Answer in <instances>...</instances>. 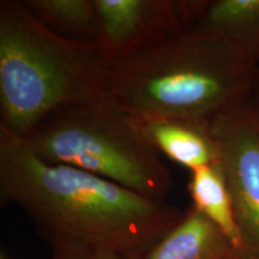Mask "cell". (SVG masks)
Listing matches in <instances>:
<instances>
[{"mask_svg":"<svg viewBox=\"0 0 259 259\" xmlns=\"http://www.w3.org/2000/svg\"><path fill=\"white\" fill-rule=\"evenodd\" d=\"M236 253L218 227L192 205L156 242L128 259H233Z\"/></svg>","mask_w":259,"mask_h":259,"instance_id":"cell-7","label":"cell"},{"mask_svg":"<svg viewBox=\"0 0 259 259\" xmlns=\"http://www.w3.org/2000/svg\"><path fill=\"white\" fill-rule=\"evenodd\" d=\"M0 196L23 209L53 246H95L127 257L156 242L184 215L166 200L78 168L47 163L3 127Z\"/></svg>","mask_w":259,"mask_h":259,"instance_id":"cell-1","label":"cell"},{"mask_svg":"<svg viewBox=\"0 0 259 259\" xmlns=\"http://www.w3.org/2000/svg\"><path fill=\"white\" fill-rule=\"evenodd\" d=\"M112 63L95 42L56 34L23 2L0 3V127L25 138L52 113L109 97Z\"/></svg>","mask_w":259,"mask_h":259,"instance_id":"cell-3","label":"cell"},{"mask_svg":"<svg viewBox=\"0 0 259 259\" xmlns=\"http://www.w3.org/2000/svg\"><path fill=\"white\" fill-rule=\"evenodd\" d=\"M246 253L259 255V114L240 105L208 121Z\"/></svg>","mask_w":259,"mask_h":259,"instance_id":"cell-5","label":"cell"},{"mask_svg":"<svg viewBox=\"0 0 259 259\" xmlns=\"http://www.w3.org/2000/svg\"><path fill=\"white\" fill-rule=\"evenodd\" d=\"M0 259H6V258L4 257V254H3V255H2V257H0Z\"/></svg>","mask_w":259,"mask_h":259,"instance_id":"cell-13","label":"cell"},{"mask_svg":"<svg viewBox=\"0 0 259 259\" xmlns=\"http://www.w3.org/2000/svg\"><path fill=\"white\" fill-rule=\"evenodd\" d=\"M234 259H259V255H253L250 253H246V252H242V253H236Z\"/></svg>","mask_w":259,"mask_h":259,"instance_id":"cell-12","label":"cell"},{"mask_svg":"<svg viewBox=\"0 0 259 259\" xmlns=\"http://www.w3.org/2000/svg\"><path fill=\"white\" fill-rule=\"evenodd\" d=\"M235 255H236V254H235ZM233 259H234V258H233Z\"/></svg>","mask_w":259,"mask_h":259,"instance_id":"cell-14","label":"cell"},{"mask_svg":"<svg viewBox=\"0 0 259 259\" xmlns=\"http://www.w3.org/2000/svg\"><path fill=\"white\" fill-rule=\"evenodd\" d=\"M253 66L229 38L189 29L112 63L109 97L136 121H209L242 105Z\"/></svg>","mask_w":259,"mask_h":259,"instance_id":"cell-2","label":"cell"},{"mask_svg":"<svg viewBox=\"0 0 259 259\" xmlns=\"http://www.w3.org/2000/svg\"><path fill=\"white\" fill-rule=\"evenodd\" d=\"M137 124L157 153L190 170L215 164L218 161L208 121L149 120L137 121Z\"/></svg>","mask_w":259,"mask_h":259,"instance_id":"cell-8","label":"cell"},{"mask_svg":"<svg viewBox=\"0 0 259 259\" xmlns=\"http://www.w3.org/2000/svg\"><path fill=\"white\" fill-rule=\"evenodd\" d=\"M189 192L193 206L221 231L236 252L245 251L240 229L235 220L228 186L218 164L190 170Z\"/></svg>","mask_w":259,"mask_h":259,"instance_id":"cell-9","label":"cell"},{"mask_svg":"<svg viewBox=\"0 0 259 259\" xmlns=\"http://www.w3.org/2000/svg\"><path fill=\"white\" fill-rule=\"evenodd\" d=\"M204 2L94 0L96 45L111 63L192 29Z\"/></svg>","mask_w":259,"mask_h":259,"instance_id":"cell-6","label":"cell"},{"mask_svg":"<svg viewBox=\"0 0 259 259\" xmlns=\"http://www.w3.org/2000/svg\"><path fill=\"white\" fill-rule=\"evenodd\" d=\"M23 4L37 21L56 34L96 44L97 17L94 0H24Z\"/></svg>","mask_w":259,"mask_h":259,"instance_id":"cell-10","label":"cell"},{"mask_svg":"<svg viewBox=\"0 0 259 259\" xmlns=\"http://www.w3.org/2000/svg\"><path fill=\"white\" fill-rule=\"evenodd\" d=\"M53 248L52 259H128L120 252L95 246L57 245Z\"/></svg>","mask_w":259,"mask_h":259,"instance_id":"cell-11","label":"cell"},{"mask_svg":"<svg viewBox=\"0 0 259 259\" xmlns=\"http://www.w3.org/2000/svg\"><path fill=\"white\" fill-rule=\"evenodd\" d=\"M40 160L95 174L164 200L173 178L132 116L111 97L61 108L22 138Z\"/></svg>","mask_w":259,"mask_h":259,"instance_id":"cell-4","label":"cell"}]
</instances>
